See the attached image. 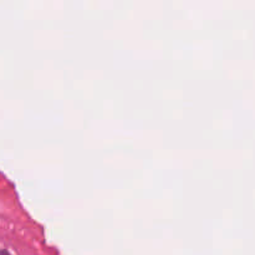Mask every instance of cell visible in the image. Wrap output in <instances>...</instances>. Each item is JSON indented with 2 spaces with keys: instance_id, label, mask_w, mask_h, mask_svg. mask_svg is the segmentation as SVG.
<instances>
[{
  "instance_id": "6da1fadb",
  "label": "cell",
  "mask_w": 255,
  "mask_h": 255,
  "mask_svg": "<svg viewBox=\"0 0 255 255\" xmlns=\"http://www.w3.org/2000/svg\"><path fill=\"white\" fill-rule=\"evenodd\" d=\"M0 255H11V254H10L7 251H5V249H0Z\"/></svg>"
}]
</instances>
